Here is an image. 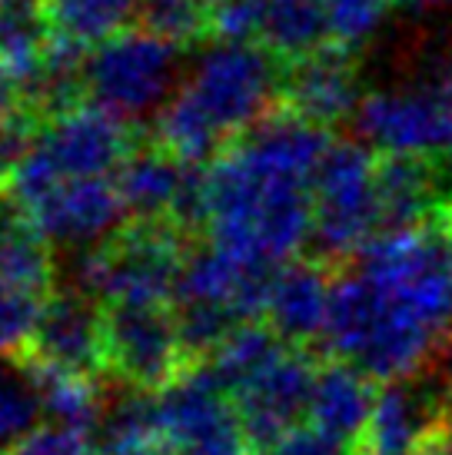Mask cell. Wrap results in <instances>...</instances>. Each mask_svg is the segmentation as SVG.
<instances>
[{"instance_id": "cell-22", "label": "cell", "mask_w": 452, "mask_h": 455, "mask_svg": "<svg viewBox=\"0 0 452 455\" xmlns=\"http://www.w3.org/2000/svg\"><path fill=\"white\" fill-rule=\"evenodd\" d=\"M24 366L30 369V376L37 382L44 416L51 419L53 426L87 432V435H93V429H101V419L107 405H101L97 379L77 376V372H61V369L30 366V363H24Z\"/></svg>"}, {"instance_id": "cell-6", "label": "cell", "mask_w": 452, "mask_h": 455, "mask_svg": "<svg viewBox=\"0 0 452 455\" xmlns=\"http://www.w3.org/2000/svg\"><path fill=\"white\" fill-rule=\"evenodd\" d=\"M180 47L130 27L87 57V97L120 120L164 110L176 90Z\"/></svg>"}, {"instance_id": "cell-27", "label": "cell", "mask_w": 452, "mask_h": 455, "mask_svg": "<svg viewBox=\"0 0 452 455\" xmlns=\"http://www.w3.org/2000/svg\"><path fill=\"white\" fill-rule=\"evenodd\" d=\"M266 0H214L210 4V37L220 44H260Z\"/></svg>"}, {"instance_id": "cell-3", "label": "cell", "mask_w": 452, "mask_h": 455, "mask_svg": "<svg viewBox=\"0 0 452 455\" xmlns=\"http://www.w3.org/2000/svg\"><path fill=\"white\" fill-rule=\"evenodd\" d=\"M190 256V236L166 220L126 223L110 240L80 250L70 290L93 303L170 306Z\"/></svg>"}, {"instance_id": "cell-13", "label": "cell", "mask_w": 452, "mask_h": 455, "mask_svg": "<svg viewBox=\"0 0 452 455\" xmlns=\"http://www.w3.org/2000/svg\"><path fill=\"white\" fill-rule=\"evenodd\" d=\"M452 426L449 386H429L419 376L386 382L363 443L352 455H416L436 432Z\"/></svg>"}, {"instance_id": "cell-23", "label": "cell", "mask_w": 452, "mask_h": 455, "mask_svg": "<svg viewBox=\"0 0 452 455\" xmlns=\"http://www.w3.org/2000/svg\"><path fill=\"white\" fill-rule=\"evenodd\" d=\"M47 17L57 37L101 47L137 17V0H47Z\"/></svg>"}, {"instance_id": "cell-35", "label": "cell", "mask_w": 452, "mask_h": 455, "mask_svg": "<svg viewBox=\"0 0 452 455\" xmlns=\"http://www.w3.org/2000/svg\"><path fill=\"white\" fill-rule=\"evenodd\" d=\"M446 213H449V220H452V200H449V203H446Z\"/></svg>"}, {"instance_id": "cell-28", "label": "cell", "mask_w": 452, "mask_h": 455, "mask_svg": "<svg viewBox=\"0 0 452 455\" xmlns=\"http://www.w3.org/2000/svg\"><path fill=\"white\" fill-rule=\"evenodd\" d=\"M4 455H101L93 435L77 429H63V426H40L27 439L13 445L11 452Z\"/></svg>"}, {"instance_id": "cell-26", "label": "cell", "mask_w": 452, "mask_h": 455, "mask_svg": "<svg viewBox=\"0 0 452 455\" xmlns=\"http://www.w3.org/2000/svg\"><path fill=\"white\" fill-rule=\"evenodd\" d=\"M44 303L47 299H37V296H27L24 290H17L0 269V353L17 355L24 349L34 326H37Z\"/></svg>"}, {"instance_id": "cell-14", "label": "cell", "mask_w": 452, "mask_h": 455, "mask_svg": "<svg viewBox=\"0 0 452 455\" xmlns=\"http://www.w3.org/2000/svg\"><path fill=\"white\" fill-rule=\"evenodd\" d=\"M279 103L293 116L323 130L336 127L346 116H356L359 84H356L352 53L336 44H327L296 64L283 67Z\"/></svg>"}, {"instance_id": "cell-33", "label": "cell", "mask_w": 452, "mask_h": 455, "mask_svg": "<svg viewBox=\"0 0 452 455\" xmlns=\"http://www.w3.org/2000/svg\"><path fill=\"white\" fill-rule=\"evenodd\" d=\"M442 379H446V386L452 392V342L446 346V372H442Z\"/></svg>"}, {"instance_id": "cell-18", "label": "cell", "mask_w": 452, "mask_h": 455, "mask_svg": "<svg viewBox=\"0 0 452 455\" xmlns=\"http://www.w3.org/2000/svg\"><path fill=\"white\" fill-rule=\"evenodd\" d=\"M190 170H193V164L176 160L160 143L130 153L126 164L113 177L117 190L124 196L130 223H153V220L170 223V213H174L176 200L187 187Z\"/></svg>"}, {"instance_id": "cell-7", "label": "cell", "mask_w": 452, "mask_h": 455, "mask_svg": "<svg viewBox=\"0 0 452 455\" xmlns=\"http://www.w3.org/2000/svg\"><path fill=\"white\" fill-rule=\"evenodd\" d=\"M103 332H107V376H113L124 389L150 392V395L166 392L193 369L180 339L174 306H107Z\"/></svg>"}, {"instance_id": "cell-32", "label": "cell", "mask_w": 452, "mask_h": 455, "mask_svg": "<svg viewBox=\"0 0 452 455\" xmlns=\"http://www.w3.org/2000/svg\"><path fill=\"white\" fill-rule=\"evenodd\" d=\"M7 173H11V164H7L4 153H0V203L7 200Z\"/></svg>"}, {"instance_id": "cell-12", "label": "cell", "mask_w": 452, "mask_h": 455, "mask_svg": "<svg viewBox=\"0 0 452 455\" xmlns=\"http://www.w3.org/2000/svg\"><path fill=\"white\" fill-rule=\"evenodd\" d=\"M17 216H24L51 246L57 243L84 250L110 240L117 229L126 227V206L113 177L63 180L44 200Z\"/></svg>"}, {"instance_id": "cell-16", "label": "cell", "mask_w": 452, "mask_h": 455, "mask_svg": "<svg viewBox=\"0 0 452 455\" xmlns=\"http://www.w3.org/2000/svg\"><path fill=\"white\" fill-rule=\"evenodd\" d=\"M329 266L323 259H289L277 269L266 303V323L277 329V336L289 346L310 349L323 339L333 296Z\"/></svg>"}, {"instance_id": "cell-29", "label": "cell", "mask_w": 452, "mask_h": 455, "mask_svg": "<svg viewBox=\"0 0 452 455\" xmlns=\"http://www.w3.org/2000/svg\"><path fill=\"white\" fill-rule=\"evenodd\" d=\"M260 455H352V452H346L343 445L327 439L323 432H316L313 426H300V429L283 435L273 449H266Z\"/></svg>"}, {"instance_id": "cell-5", "label": "cell", "mask_w": 452, "mask_h": 455, "mask_svg": "<svg viewBox=\"0 0 452 455\" xmlns=\"http://www.w3.org/2000/svg\"><path fill=\"white\" fill-rule=\"evenodd\" d=\"M379 153L356 140L333 143L313 183V246L327 266L356 259L379 236Z\"/></svg>"}, {"instance_id": "cell-31", "label": "cell", "mask_w": 452, "mask_h": 455, "mask_svg": "<svg viewBox=\"0 0 452 455\" xmlns=\"http://www.w3.org/2000/svg\"><path fill=\"white\" fill-rule=\"evenodd\" d=\"M416 455H452V426L449 429L436 432V435H432Z\"/></svg>"}, {"instance_id": "cell-19", "label": "cell", "mask_w": 452, "mask_h": 455, "mask_svg": "<svg viewBox=\"0 0 452 455\" xmlns=\"http://www.w3.org/2000/svg\"><path fill=\"white\" fill-rule=\"evenodd\" d=\"M101 455H180L160 416V399L150 392L124 389L103 409L97 429Z\"/></svg>"}, {"instance_id": "cell-2", "label": "cell", "mask_w": 452, "mask_h": 455, "mask_svg": "<svg viewBox=\"0 0 452 455\" xmlns=\"http://www.w3.org/2000/svg\"><path fill=\"white\" fill-rule=\"evenodd\" d=\"M130 124L97 103L40 124L34 143L7 173V203L24 213L63 180L117 177L126 156L137 150Z\"/></svg>"}, {"instance_id": "cell-34", "label": "cell", "mask_w": 452, "mask_h": 455, "mask_svg": "<svg viewBox=\"0 0 452 455\" xmlns=\"http://www.w3.org/2000/svg\"><path fill=\"white\" fill-rule=\"evenodd\" d=\"M446 153H449V164H452V120H449V140H446Z\"/></svg>"}, {"instance_id": "cell-25", "label": "cell", "mask_w": 452, "mask_h": 455, "mask_svg": "<svg viewBox=\"0 0 452 455\" xmlns=\"http://www.w3.org/2000/svg\"><path fill=\"white\" fill-rule=\"evenodd\" d=\"M210 4L214 0H137V27L174 47H190L210 37Z\"/></svg>"}, {"instance_id": "cell-15", "label": "cell", "mask_w": 452, "mask_h": 455, "mask_svg": "<svg viewBox=\"0 0 452 455\" xmlns=\"http://www.w3.org/2000/svg\"><path fill=\"white\" fill-rule=\"evenodd\" d=\"M379 386L376 379L346 359H323L313 382L306 419L316 432L343 445L346 452H356L363 443L369 419L376 409Z\"/></svg>"}, {"instance_id": "cell-1", "label": "cell", "mask_w": 452, "mask_h": 455, "mask_svg": "<svg viewBox=\"0 0 452 455\" xmlns=\"http://www.w3.org/2000/svg\"><path fill=\"white\" fill-rule=\"evenodd\" d=\"M333 140L273 110L206 164V236L250 263L283 266L313 236L316 170Z\"/></svg>"}, {"instance_id": "cell-30", "label": "cell", "mask_w": 452, "mask_h": 455, "mask_svg": "<svg viewBox=\"0 0 452 455\" xmlns=\"http://www.w3.org/2000/svg\"><path fill=\"white\" fill-rule=\"evenodd\" d=\"M27 110L24 103V87H20V80L13 76V70L4 60H0V130L7 127L11 120Z\"/></svg>"}, {"instance_id": "cell-20", "label": "cell", "mask_w": 452, "mask_h": 455, "mask_svg": "<svg viewBox=\"0 0 452 455\" xmlns=\"http://www.w3.org/2000/svg\"><path fill=\"white\" fill-rule=\"evenodd\" d=\"M260 44L283 67L327 47L329 27L323 0H266Z\"/></svg>"}, {"instance_id": "cell-9", "label": "cell", "mask_w": 452, "mask_h": 455, "mask_svg": "<svg viewBox=\"0 0 452 455\" xmlns=\"http://www.w3.org/2000/svg\"><path fill=\"white\" fill-rule=\"evenodd\" d=\"M352 120L359 137L379 153L432 156L446 150L452 100L432 84L416 90H376L359 100Z\"/></svg>"}, {"instance_id": "cell-10", "label": "cell", "mask_w": 452, "mask_h": 455, "mask_svg": "<svg viewBox=\"0 0 452 455\" xmlns=\"http://www.w3.org/2000/svg\"><path fill=\"white\" fill-rule=\"evenodd\" d=\"M319 363L323 359H316L313 349L287 346L256 379L233 392L243 429L250 435L253 455L273 449L283 435L300 429V419L310 409Z\"/></svg>"}, {"instance_id": "cell-8", "label": "cell", "mask_w": 452, "mask_h": 455, "mask_svg": "<svg viewBox=\"0 0 452 455\" xmlns=\"http://www.w3.org/2000/svg\"><path fill=\"white\" fill-rule=\"evenodd\" d=\"M157 399L180 455H253L237 403L206 366H193Z\"/></svg>"}, {"instance_id": "cell-24", "label": "cell", "mask_w": 452, "mask_h": 455, "mask_svg": "<svg viewBox=\"0 0 452 455\" xmlns=\"http://www.w3.org/2000/svg\"><path fill=\"white\" fill-rule=\"evenodd\" d=\"M40 416L44 403L30 369L17 355L0 359V449L11 452L20 439L40 429Z\"/></svg>"}, {"instance_id": "cell-17", "label": "cell", "mask_w": 452, "mask_h": 455, "mask_svg": "<svg viewBox=\"0 0 452 455\" xmlns=\"http://www.w3.org/2000/svg\"><path fill=\"white\" fill-rule=\"evenodd\" d=\"M379 236L432 223L452 196L442 193V173L429 156L379 153L376 164Z\"/></svg>"}, {"instance_id": "cell-4", "label": "cell", "mask_w": 452, "mask_h": 455, "mask_svg": "<svg viewBox=\"0 0 452 455\" xmlns=\"http://www.w3.org/2000/svg\"><path fill=\"white\" fill-rule=\"evenodd\" d=\"M176 90L230 147L273 114L283 90V64L256 44H216Z\"/></svg>"}, {"instance_id": "cell-21", "label": "cell", "mask_w": 452, "mask_h": 455, "mask_svg": "<svg viewBox=\"0 0 452 455\" xmlns=\"http://www.w3.org/2000/svg\"><path fill=\"white\" fill-rule=\"evenodd\" d=\"M289 342H283L277 336V329L270 326L266 319H250V323H239L230 336H226L216 353L203 363L233 399V392H239L250 379H256L273 359H277Z\"/></svg>"}, {"instance_id": "cell-11", "label": "cell", "mask_w": 452, "mask_h": 455, "mask_svg": "<svg viewBox=\"0 0 452 455\" xmlns=\"http://www.w3.org/2000/svg\"><path fill=\"white\" fill-rule=\"evenodd\" d=\"M30 366L61 369L97 379L107 372V332L103 306L77 290L53 292L40 309V319L27 346L17 353Z\"/></svg>"}]
</instances>
